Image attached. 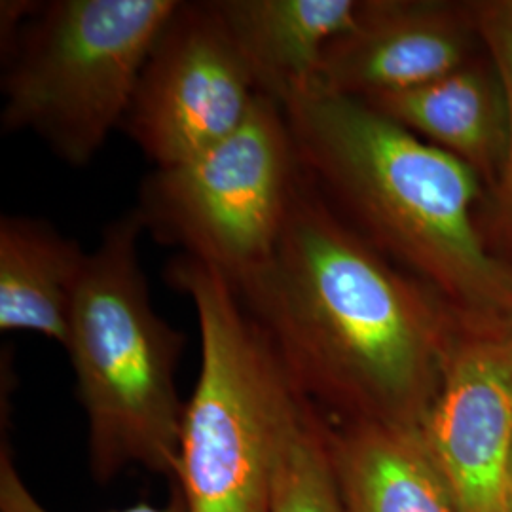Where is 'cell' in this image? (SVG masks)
<instances>
[{"label":"cell","instance_id":"obj_1","mask_svg":"<svg viewBox=\"0 0 512 512\" xmlns=\"http://www.w3.org/2000/svg\"><path fill=\"white\" fill-rule=\"evenodd\" d=\"M232 283L317 408L420 429L459 315L351 228L306 175L274 251Z\"/></svg>","mask_w":512,"mask_h":512},{"label":"cell","instance_id":"obj_2","mask_svg":"<svg viewBox=\"0 0 512 512\" xmlns=\"http://www.w3.org/2000/svg\"><path fill=\"white\" fill-rule=\"evenodd\" d=\"M281 109L304 175L351 228L461 317L512 323V264L476 230L473 167L355 97L313 88Z\"/></svg>","mask_w":512,"mask_h":512},{"label":"cell","instance_id":"obj_3","mask_svg":"<svg viewBox=\"0 0 512 512\" xmlns=\"http://www.w3.org/2000/svg\"><path fill=\"white\" fill-rule=\"evenodd\" d=\"M137 211L112 220L88 253L67 355L90 427L99 482L141 465L175 476L186 403L177 387L183 336L156 313L139 260Z\"/></svg>","mask_w":512,"mask_h":512},{"label":"cell","instance_id":"obj_4","mask_svg":"<svg viewBox=\"0 0 512 512\" xmlns=\"http://www.w3.org/2000/svg\"><path fill=\"white\" fill-rule=\"evenodd\" d=\"M181 0L2 2V126L90 164L122 128L148 54Z\"/></svg>","mask_w":512,"mask_h":512},{"label":"cell","instance_id":"obj_5","mask_svg":"<svg viewBox=\"0 0 512 512\" xmlns=\"http://www.w3.org/2000/svg\"><path fill=\"white\" fill-rule=\"evenodd\" d=\"M169 281L194 304L202 349L184 410L177 488L190 512H270L277 444L304 393L232 279L181 255Z\"/></svg>","mask_w":512,"mask_h":512},{"label":"cell","instance_id":"obj_6","mask_svg":"<svg viewBox=\"0 0 512 512\" xmlns=\"http://www.w3.org/2000/svg\"><path fill=\"white\" fill-rule=\"evenodd\" d=\"M302 181L287 116L260 95L243 126L219 145L154 167L135 211L158 241L236 281L274 251Z\"/></svg>","mask_w":512,"mask_h":512},{"label":"cell","instance_id":"obj_7","mask_svg":"<svg viewBox=\"0 0 512 512\" xmlns=\"http://www.w3.org/2000/svg\"><path fill=\"white\" fill-rule=\"evenodd\" d=\"M258 97L217 0H181L148 54L122 129L152 164L169 167L238 131Z\"/></svg>","mask_w":512,"mask_h":512},{"label":"cell","instance_id":"obj_8","mask_svg":"<svg viewBox=\"0 0 512 512\" xmlns=\"http://www.w3.org/2000/svg\"><path fill=\"white\" fill-rule=\"evenodd\" d=\"M420 433L458 512H507L512 323L459 315Z\"/></svg>","mask_w":512,"mask_h":512},{"label":"cell","instance_id":"obj_9","mask_svg":"<svg viewBox=\"0 0 512 512\" xmlns=\"http://www.w3.org/2000/svg\"><path fill=\"white\" fill-rule=\"evenodd\" d=\"M475 35V8L368 0L357 23L330 44L317 88L361 101L420 88L471 63Z\"/></svg>","mask_w":512,"mask_h":512},{"label":"cell","instance_id":"obj_10","mask_svg":"<svg viewBox=\"0 0 512 512\" xmlns=\"http://www.w3.org/2000/svg\"><path fill=\"white\" fill-rule=\"evenodd\" d=\"M258 93L285 107L311 92L330 44L357 23V0H217Z\"/></svg>","mask_w":512,"mask_h":512},{"label":"cell","instance_id":"obj_11","mask_svg":"<svg viewBox=\"0 0 512 512\" xmlns=\"http://www.w3.org/2000/svg\"><path fill=\"white\" fill-rule=\"evenodd\" d=\"M497 183L507 156V101L494 65L467 63L408 92L365 101Z\"/></svg>","mask_w":512,"mask_h":512},{"label":"cell","instance_id":"obj_12","mask_svg":"<svg viewBox=\"0 0 512 512\" xmlns=\"http://www.w3.org/2000/svg\"><path fill=\"white\" fill-rule=\"evenodd\" d=\"M329 448L348 512H458L420 429L348 423Z\"/></svg>","mask_w":512,"mask_h":512},{"label":"cell","instance_id":"obj_13","mask_svg":"<svg viewBox=\"0 0 512 512\" xmlns=\"http://www.w3.org/2000/svg\"><path fill=\"white\" fill-rule=\"evenodd\" d=\"M88 253L46 220H0V330L35 332L67 348Z\"/></svg>","mask_w":512,"mask_h":512},{"label":"cell","instance_id":"obj_14","mask_svg":"<svg viewBox=\"0 0 512 512\" xmlns=\"http://www.w3.org/2000/svg\"><path fill=\"white\" fill-rule=\"evenodd\" d=\"M270 512H348L330 458L329 425L306 395L279 437Z\"/></svg>","mask_w":512,"mask_h":512},{"label":"cell","instance_id":"obj_15","mask_svg":"<svg viewBox=\"0 0 512 512\" xmlns=\"http://www.w3.org/2000/svg\"><path fill=\"white\" fill-rule=\"evenodd\" d=\"M475 21L478 37L490 54L507 101L509 141L505 164L495 183V203L499 222L512 245V0L475 4Z\"/></svg>","mask_w":512,"mask_h":512},{"label":"cell","instance_id":"obj_16","mask_svg":"<svg viewBox=\"0 0 512 512\" xmlns=\"http://www.w3.org/2000/svg\"><path fill=\"white\" fill-rule=\"evenodd\" d=\"M0 512H50L37 501V497L29 492L25 482L21 480L12 456L6 448L0 452ZM112 512H190L184 501V495L177 486L165 505L137 503L128 509Z\"/></svg>","mask_w":512,"mask_h":512},{"label":"cell","instance_id":"obj_17","mask_svg":"<svg viewBox=\"0 0 512 512\" xmlns=\"http://www.w3.org/2000/svg\"><path fill=\"white\" fill-rule=\"evenodd\" d=\"M505 497H507V512H512V452L511 459H509V469H507V490H505Z\"/></svg>","mask_w":512,"mask_h":512}]
</instances>
